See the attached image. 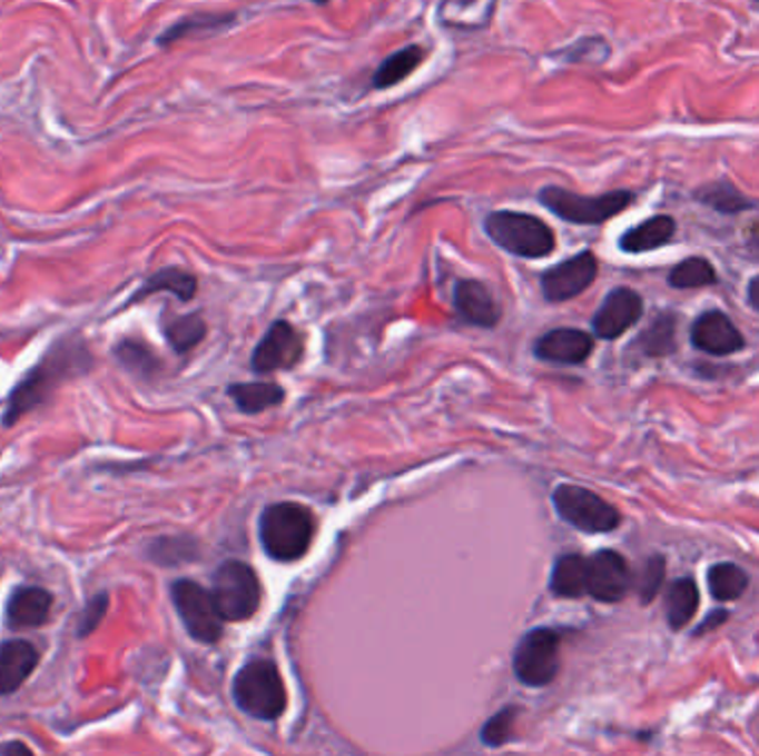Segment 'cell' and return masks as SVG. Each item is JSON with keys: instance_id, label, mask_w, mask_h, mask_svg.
<instances>
[{"instance_id": "obj_25", "label": "cell", "mask_w": 759, "mask_h": 756, "mask_svg": "<svg viewBox=\"0 0 759 756\" xmlns=\"http://www.w3.org/2000/svg\"><path fill=\"white\" fill-rule=\"evenodd\" d=\"M234 22H236V13L234 11H227V13H223V11L196 13V16L183 18L171 29H167L160 36V44H171V42L189 38V36H211V33H218V31L231 27Z\"/></svg>"}, {"instance_id": "obj_30", "label": "cell", "mask_w": 759, "mask_h": 756, "mask_svg": "<svg viewBox=\"0 0 759 756\" xmlns=\"http://www.w3.org/2000/svg\"><path fill=\"white\" fill-rule=\"evenodd\" d=\"M718 282L716 267L704 258H687L673 267L669 273V285L673 289H702Z\"/></svg>"}, {"instance_id": "obj_31", "label": "cell", "mask_w": 759, "mask_h": 756, "mask_svg": "<svg viewBox=\"0 0 759 756\" xmlns=\"http://www.w3.org/2000/svg\"><path fill=\"white\" fill-rule=\"evenodd\" d=\"M207 336V325L198 314L174 318L165 325V338L178 354L191 351L196 345H200Z\"/></svg>"}, {"instance_id": "obj_40", "label": "cell", "mask_w": 759, "mask_h": 756, "mask_svg": "<svg viewBox=\"0 0 759 756\" xmlns=\"http://www.w3.org/2000/svg\"><path fill=\"white\" fill-rule=\"evenodd\" d=\"M18 750H22V753H29L22 744H11V746H4L2 748V753H18Z\"/></svg>"}, {"instance_id": "obj_24", "label": "cell", "mask_w": 759, "mask_h": 756, "mask_svg": "<svg viewBox=\"0 0 759 756\" xmlns=\"http://www.w3.org/2000/svg\"><path fill=\"white\" fill-rule=\"evenodd\" d=\"M696 200L720 211L727 216H736L742 211H751L758 207L756 200H751L749 196H745L733 182L729 180H718L711 185H704L696 191Z\"/></svg>"}, {"instance_id": "obj_26", "label": "cell", "mask_w": 759, "mask_h": 756, "mask_svg": "<svg viewBox=\"0 0 759 756\" xmlns=\"http://www.w3.org/2000/svg\"><path fill=\"white\" fill-rule=\"evenodd\" d=\"M229 395L236 401V406L247 415L263 412L272 406L283 404V399H285V390L274 381L234 384V386H229Z\"/></svg>"}, {"instance_id": "obj_35", "label": "cell", "mask_w": 759, "mask_h": 756, "mask_svg": "<svg viewBox=\"0 0 759 756\" xmlns=\"http://www.w3.org/2000/svg\"><path fill=\"white\" fill-rule=\"evenodd\" d=\"M189 548H194V544H187L185 539H158L154 546H151V559L156 564H183L187 561L191 555L187 553Z\"/></svg>"}, {"instance_id": "obj_37", "label": "cell", "mask_w": 759, "mask_h": 756, "mask_svg": "<svg viewBox=\"0 0 759 756\" xmlns=\"http://www.w3.org/2000/svg\"><path fill=\"white\" fill-rule=\"evenodd\" d=\"M724 621H729V613H727V610H713V613L698 626L696 637H702V635H707V633L720 628Z\"/></svg>"}, {"instance_id": "obj_9", "label": "cell", "mask_w": 759, "mask_h": 756, "mask_svg": "<svg viewBox=\"0 0 759 756\" xmlns=\"http://www.w3.org/2000/svg\"><path fill=\"white\" fill-rule=\"evenodd\" d=\"M171 599L187 633L203 644H216L223 637V617L216 608L211 590L196 581L180 579L171 586Z\"/></svg>"}, {"instance_id": "obj_38", "label": "cell", "mask_w": 759, "mask_h": 756, "mask_svg": "<svg viewBox=\"0 0 759 756\" xmlns=\"http://www.w3.org/2000/svg\"><path fill=\"white\" fill-rule=\"evenodd\" d=\"M747 298H749V305L759 314V276H756V278L749 282Z\"/></svg>"}, {"instance_id": "obj_3", "label": "cell", "mask_w": 759, "mask_h": 756, "mask_svg": "<svg viewBox=\"0 0 759 756\" xmlns=\"http://www.w3.org/2000/svg\"><path fill=\"white\" fill-rule=\"evenodd\" d=\"M484 231L491 242L511 256L538 260L555 251L553 229L538 216L522 211H491L484 218Z\"/></svg>"}, {"instance_id": "obj_22", "label": "cell", "mask_w": 759, "mask_h": 756, "mask_svg": "<svg viewBox=\"0 0 759 756\" xmlns=\"http://www.w3.org/2000/svg\"><path fill=\"white\" fill-rule=\"evenodd\" d=\"M667 619L673 630H682L700 608V588L693 577H680L669 586L667 599Z\"/></svg>"}, {"instance_id": "obj_20", "label": "cell", "mask_w": 759, "mask_h": 756, "mask_svg": "<svg viewBox=\"0 0 759 756\" xmlns=\"http://www.w3.org/2000/svg\"><path fill=\"white\" fill-rule=\"evenodd\" d=\"M424 58H426V49L422 44H406V47L393 51L376 67V71L372 76V87L378 91H386V89L404 82L415 69H420Z\"/></svg>"}, {"instance_id": "obj_36", "label": "cell", "mask_w": 759, "mask_h": 756, "mask_svg": "<svg viewBox=\"0 0 759 756\" xmlns=\"http://www.w3.org/2000/svg\"><path fill=\"white\" fill-rule=\"evenodd\" d=\"M107 606H109L107 593L96 595V597L87 604V608H85V613H82V617H80V626H78V635H80V637L91 635V633L100 626V621L105 619Z\"/></svg>"}, {"instance_id": "obj_14", "label": "cell", "mask_w": 759, "mask_h": 756, "mask_svg": "<svg viewBox=\"0 0 759 756\" xmlns=\"http://www.w3.org/2000/svg\"><path fill=\"white\" fill-rule=\"evenodd\" d=\"M691 342L709 356H733L745 349V336L722 311H704L691 327Z\"/></svg>"}, {"instance_id": "obj_34", "label": "cell", "mask_w": 759, "mask_h": 756, "mask_svg": "<svg viewBox=\"0 0 759 756\" xmlns=\"http://www.w3.org/2000/svg\"><path fill=\"white\" fill-rule=\"evenodd\" d=\"M664 575H667V561L662 555L649 557L644 568L640 570V579H638V595L642 599V604H649L655 599V595L660 593L662 584H664Z\"/></svg>"}, {"instance_id": "obj_27", "label": "cell", "mask_w": 759, "mask_h": 756, "mask_svg": "<svg viewBox=\"0 0 759 756\" xmlns=\"http://www.w3.org/2000/svg\"><path fill=\"white\" fill-rule=\"evenodd\" d=\"M160 291H169L174 294L178 300L183 302H189L196 291H198V280L194 273L185 271V269H178V267H169V269H162L158 273H154L145 287L136 294L134 302L138 300H145L147 296H154V294H160Z\"/></svg>"}, {"instance_id": "obj_7", "label": "cell", "mask_w": 759, "mask_h": 756, "mask_svg": "<svg viewBox=\"0 0 759 756\" xmlns=\"http://www.w3.org/2000/svg\"><path fill=\"white\" fill-rule=\"evenodd\" d=\"M553 506L558 515L582 533H611L620 526V513L600 495L584 486L560 484L553 490Z\"/></svg>"}, {"instance_id": "obj_18", "label": "cell", "mask_w": 759, "mask_h": 756, "mask_svg": "<svg viewBox=\"0 0 759 756\" xmlns=\"http://www.w3.org/2000/svg\"><path fill=\"white\" fill-rule=\"evenodd\" d=\"M38 650L24 639H9L0 644V695L16 693L38 666Z\"/></svg>"}, {"instance_id": "obj_19", "label": "cell", "mask_w": 759, "mask_h": 756, "mask_svg": "<svg viewBox=\"0 0 759 756\" xmlns=\"http://www.w3.org/2000/svg\"><path fill=\"white\" fill-rule=\"evenodd\" d=\"M678 231V225L671 216H653L638 227H631L622 238H620V249L624 253H649L655 251L673 240Z\"/></svg>"}, {"instance_id": "obj_16", "label": "cell", "mask_w": 759, "mask_h": 756, "mask_svg": "<svg viewBox=\"0 0 759 756\" xmlns=\"http://www.w3.org/2000/svg\"><path fill=\"white\" fill-rule=\"evenodd\" d=\"M593 354V338L580 329H553L535 342V356L551 365H582Z\"/></svg>"}, {"instance_id": "obj_15", "label": "cell", "mask_w": 759, "mask_h": 756, "mask_svg": "<svg viewBox=\"0 0 759 756\" xmlns=\"http://www.w3.org/2000/svg\"><path fill=\"white\" fill-rule=\"evenodd\" d=\"M453 307L464 322L480 329H493L502 318L495 296L480 280H457L453 287Z\"/></svg>"}, {"instance_id": "obj_8", "label": "cell", "mask_w": 759, "mask_h": 756, "mask_svg": "<svg viewBox=\"0 0 759 756\" xmlns=\"http://www.w3.org/2000/svg\"><path fill=\"white\" fill-rule=\"evenodd\" d=\"M560 641L562 635L551 628L526 633L513 653L515 677L531 688L549 686L560 670Z\"/></svg>"}, {"instance_id": "obj_23", "label": "cell", "mask_w": 759, "mask_h": 756, "mask_svg": "<svg viewBox=\"0 0 759 756\" xmlns=\"http://www.w3.org/2000/svg\"><path fill=\"white\" fill-rule=\"evenodd\" d=\"M551 593L562 599L586 595V559L582 555H562L551 573Z\"/></svg>"}, {"instance_id": "obj_13", "label": "cell", "mask_w": 759, "mask_h": 756, "mask_svg": "<svg viewBox=\"0 0 759 756\" xmlns=\"http://www.w3.org/2000/svg\"><path fill=\"white\" fill-rule=\"evenodd\" d=\"M644 314V300L629 287L613 289L598 314L593 316V331L602 340H615L627 334Z\"/></svg>"}, {"instance_id": "obj_41", "label": "cell", "mask_w": 759, "mask_h": 756, "mask_svg": "<svg viewBox=\"0 0 759 756\" xmlns=\"http://www.w3.org/2000/svg\"><path fill=\"white\" fill-rule=\"evenodd\" d=\"M316 4H327V0H314Z\"/></svg>"}, {"instance_id": "obj_28", "label": "cell", "mask_w": 759, "mask_h": 756, "mask_svg": "<svg viewBox=\"0 0 759 756\" xmlns=\"http://www.w3.org/2000/svg\"><path fill=\"white\" fill-rule=\"evenodd\" d=\"M678 318L676 314H660L635 340V347L649 358H667L676 351Z\"/></svg>"}, {"instance_id": "obj_10", "label": "cell", "mask_w": 759, "mask_h": 756, "mask_svg": "<svg viewBox=\"0 0 759 756\" xmlns=\"http://www.w3.org/2000/svg\"><path fill=\"white\" fill-rule=\"evenodd\" d=\"M305 356V336L289 322L278 320L269 327L258 342L252 367L258 374H274L280 369H294Z\"/></svg>"}, {"instance_id": "obj_12", "label": "cell", "mask_w": 759, "mask_h": 756, "mask_svg": "<svg viewBox=\"0 0 759 756\" xmlns=\"http://www.w3.org/2000/svg\"><path fill=\"white\" fill-rule=\"evenodd\" d=\"M633 584L627 559L615 550H600L586 559V595L602 604L622 601Z\"/></svg>"}, {"instance_id": "obj_11", "label": "cell", "mask_w": 759, "mask_h": 756, "mask_svg": "<svg viewBox=\"0 0 759 756\" xmlns=\"http://www.w3.org/2000/svg\"><path fill=\"white\" fill-rule=\"evenodd\" d=\"M598 278V258L582 251L542 273V294L549 302H566L584 294Z\"/></svg>"}, {"instance_id": "obj_2", "label": "cell", "mask_w": 759, "mask_h": 756, "mask_svg": "<svg viewBox=\"0 0 759 756\" xmlns=\"http://www.w3.org/2000/svg\"><path fill=\"white\" fill-rule=\"evenodd\" d=\"M85 367H87V358L82 349L62 345L49 351V356L11 390L7 399V410L2 415L4 424L7 426L16 424L24 412L40 406L58 386V381L71 376V371L85 369Z\"/></svg>"}, {"instance_id": "obj_5", "label": "cell", "mask_w": 759, "mask_h": 756, "mask_svg": "<svg viewBox=\"0 0 759 756\" xmlns=\"http://www.w3.org/2000/svg\"><path fill=\"white\" fill-rule=\"evenodd\" d=\"M544 209L571 225H602L629 209L635 200L633 191H609L602 196H580L562 187H544L538 193Z\"/></svg>"}, {"instance_id": "obj_1", "label": "cell", "mask_w": 759, "mask_h": 756, "mask_svg": "<svg viewBox=\"0 0 759 756\" xmlns=\"http://www.w3.org/2000/svg\"><path fill=\"white\" fill-rule=\"evenodd\" d=\"M314 513L298 501L272 504L260 515V541L265 553L283 564L303 559L316 537Z\"/></svg>"}, {"instance_id": "obj_4", "label": "cell", "mask_w": 759, "mask_h": 756, "mask_svg": "<svg viewBox=\"0 0 759 756\" xmlns=\"http://www.w3.org/2000/svg\"><path fill=\"white\" fill-rule=\"evenodd\" d=\"M234 699L243 713L260 722H276L287 708L280 670L269 659H254L234 679Z\"/></svg>"}, {"instance_id": "obj_32", "label": "cell", "mask_w": 759, "mask_h": 756, "mask_svg": "<svg viewBox=\"0 0 759 756\" xmlns=\"http://www.w3.org/2000/svg\"><path fill=\"white\" fill-rule=\"evenodd\" d=\"M116 358L120 360V365H125L129 371L138 374V376H151L158 371L160 362L156 360V356L140 342L134 340H125L116 347Z\"/></svg>"}, {"instance_id": "obj_29", "label": "cell", "mask_w": 759, "mask_h": 756, "mask_svg": "<svg viewBox=\"0 0 759 756\" xmlns=\"http://www.w3.org/2000/svg\"><path fill=\"white\" fill-rule=\"evenodd\" d=\"M707 581L713 599L718 601H736L749 588V575L740 566L729 561L711 566L707 573Z\"/></svg>"}, {"instance_id": "obj_33", "label": "cell", "mask_w": 759, "mask_h": 756, "mask_svg": "<svg viewBox=\"0 0 759 756\" xmlns=\"http://www.w3.org/2000/svg\"><path fill=\"white\" fill-rule=\"evenodd\" d=\"M515 717H518V708H504L495 717H491L480 733L482 744L489 748H500V746L509 744L513 737Z\"/></svg>"}, {"instance_id": "obj_6", "label": "cell", "mask_w": 759, "mask_h": 756, "mask_svg": "<svg viewBox=\"0 0 759 756\" xmlns=\"http://www.w3.org/2000/svg\"><path fill=\"white\" fill-rule=\"evenodd\" d=\"M211 595L225 621H247L260 608L263 586L249 564L229 559L216 570Z\"/></svg>"}, {"instance_id": "obj_39", "label": "cell", "mask_w": 759, "mask_h": 756, "mask_svg": "<svg viewBox=\"0 0 759 756\" xmlns=\"http://www.w3.org/2000/svg\"><path fill=\"white\" fill-rule=\"evenodd\" d=\"M747 247H749V251L753 253V256H758L759 258V222L749 231V240H747Z\"/></svg>"}, {"instance_id": "obj_17", "label": "cell", "mask_w": 759, "mask_h": 756, "mask_svg": "<svg viewBox=\"0 0 759 756\" xmlns=\"http://www.w3.org/2000/svg\"><path fill=\"white\" fill-rule=\"evenodd\" d=\"M53 597L40 586H20L7 601V626L13 630L38 628L49 619Z\"/></svg>"}, {"instance_id": "obj_21", "label": "cell", "mask_w": 759, "mask_h": 756, "mask_svg": "<svg viewBox=\"0 0 759 756\" xmlns=\"http://www.w3.org/2000/svg\"><path fill=\"white\" fill-rule=\"evenodd\" d=\"M495 0H442L437 16L444 27L475 31L491 22Z\"/></svg>"}]
</instances>
